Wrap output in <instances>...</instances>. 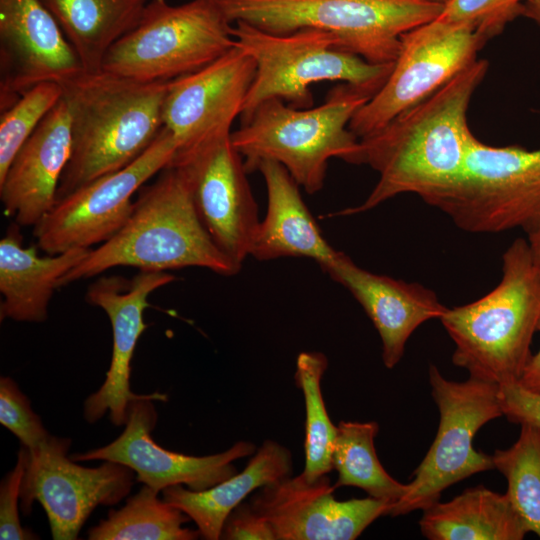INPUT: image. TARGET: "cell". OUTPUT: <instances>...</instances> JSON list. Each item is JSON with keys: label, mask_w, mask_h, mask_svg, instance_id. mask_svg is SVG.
Returning a JSON list of instances; mask_svg holds the SVG:
<instances>
[{"label": "cell", "mask_w": 540, "mask_h": 540, "mask_svg": "<svg viewBox=\"0 0 540 540\" xmlns=\"http://www.w3.org/2000/svg\"><path fill=\"white\" fill-rule=\"evenodd\" d=\"M488 61L477 59L428 98L360 138L359 164L378 181L365 201L338 215H356L398 195H418L428 205L460 178L475 138L467 112Z\"/></svg>", "instance_id": "6da1fadb"}, {"label": "cell", "mask_w": 540, "mask_h": 540, "mask_svg": "<svg viewBox=\"0 0 540 540\" xmlns=\"http://www.w3.org/2000/svg\"><path fill=\"white\" fill-rule=\"evenodd\" d=\"M168 82H145L104 69L61 81L71 121L72 148L56 201L135 161L163 128Z\"/></svg>", "instance_id": "7a4b0ae2"}, {"label": "cell", "mask_w": 540, "mask_h": 540, "mask_svg": "<svg viewBox=\"0 0 540 540\" xmlns=\"http://www.w3.org/2000/svg\"><path fill=\"white\" fill-rule=\"evenodd\" d=\"M118 266L140 271L200 267L233 276L241 267L214 243L194 206L183 171L168 166L140 189L125 225L87 255L60 280L59 286L96 277Z\"/></svg>", "instance_id": "3957f363"}, {"label": "cell", "mask_w": 540, "mask_h": 540, "mask_svg": "<svg viewBox=\"0 0 540 540\" xmlns=\"http://www.w3.org/2000/svg\"><path fill=\"white\" fill-rule=\"evenodd\" d=\"M539 319L540 266L528 240L517 238L502 255L500 282L439 320L455 344L452 362L470 377L502 385L519 381Z\"/></svg>", "instance_id": "277c9868"}, {"label": "cell", "mask_w": 540, "mask_h": 540, "mask_svg": "<svg viewBox=\"0 0 540 540\" xmlns=\"http://www.w3.org/2000/svg\"><path fill=\"white\" fill-rule=\"evenodd\" d=\"M371 97L366 91L341 84L314 108H296L281 99H269L241 122L231 140L248 174L256 171L260 162L273 161L307 193L314 194L324 186L330 159L358 164L360 140L349 123Z\"/></svg>", "instance_id": "5b68a950"}, {"label": "cell", "mask_w": 540, "mask_h": 540, "mask_svg": "<svg viewBox=\"0 0 540 540\" xmlns=\"http://www.w3.org/2000/svg\"><path fill=\"white\" fill-rule=\"evenodd\" d=\"M236 45L255 62L241 122L269 99L296 108L313 104L311 86L324 81L348 84L372 96L387 80L393 63L373 64L339 48L338 39L317 29L272 33L244 21L233 23Z\"/></svg>", "instance_id": "8992f818"}, {"label": "cell", "mask_w": 540, "mask_h": 540, "mask_svg": "<svg viewBox=\"0 0 540 540\" xmlns=\"http://www.w3.org/2000/svg\"><path fill=\"white\" fill-rule=\"evenodd\" d=\"M229 20L272 33L326 31L341 50L373 64L396 60L401 37L437 18L443 5L422 0H217Z\"/></svg>", "instance_id": "52a82bcc"}, {"label": "cell", "mask_w": 540, "mask_h": 540, "mask_svg": "<svg viewBox=\"0 0 540 540\" xmlns=\"http://www.w3.org/2000/svg\"><path fill=\"white\" fill-rule=\"evenodd\" d=\"M235 45L233 23L217 0H151L139 23L109 49L102 69L167 82L204 68Z\"/></svg>", "instance_id": "ba28073f"}, {"label": "cell", "mask_w": 540, "mask_h": 540, "mask_svg": "<svg viewBox=\"0 0 540 540\" xmlns=\"http://www.w3.org/2000/svg\"><path fill=\"white\" fill-rule=\"evenodd\" d=\"M463 231H540V147L491 146L474 138L459 180L430 203Z\"/></svg>", "instance_id": "9c48e42d"}, {"label": "cell", "mask_w": 540, "mask_h": 540, "mask_svg": "<svg viewBox=\"0 0 540 540\" xmlns=\"http://www.w3.org/2000/svg\"><path fill=\"white\" fill-rule=\"evenodd\" d=\"M429 383L440 415L437 434L406 494L392 505L394 517L425 510L451 485L494 469L492 456L476 450L473 439L483 425L503 416L499 385L470 376L451 381L435 365L429 366Z\"/></svg>", "instance_id": "30bf717a"}, {"label": "cell", "mask_w": 540, "mask_h": 540, "mask_svg": "<svg viewBox=\"0 0 540 540\" xmlns=\"http://www.w3.org/2000/svg\"><path fill=\"white\" fill-rule=\"evenodd\" d=\"M487 40L464 23L435 18L401 37V47L383 86L352 117L360 139L431 96L475 62Z\"/></svg>", "instance_id": "8fae6325"}, {"label": "cell", "mask_w": 540, "mask_h": 540, "mask_svg": "<svg viewBox=\"0 0 540 540\" xmlns=\"http://www.w3.org/2000/svg\"><path fill=\"white\" fill-rule=\"evenodd\" d=\"M177 150L163 126L147 150L128 166L104 175L57 200L34 226L37 246L47 254L90 249L111 239L129 219L134 194L169 166Z\"/></svg>", "instance_id": "7c38bea8"}, {"label": "cell", "mask_w": 540, "mask_h": 540, "mask_svg": "<svg viewBox=\"0 0 540 540\" xmlns=\"http://www.w3.org/2000/svg\"><path fill=\"white\" fill-rule=\"evenodd\" d=\"M70 444L68 438L50 435L35 448L24 446L21 509L28 515L34 501H38L55 540L77 539L98 505L119 503L134 483V471L117 462L105 461L95 468L76 464L67 456Z\"/></svg>", "instance_id": "4fadbf2b"}, {"label": "cell", "mask_w": 540, "mask_h": 540, "mask_svg": "<svg viewBox=\"0 0 540 540\" xmlns=\"http://www.w3.org/2000/svg\"><path fill=\"white\" fill-rule=\"evenodd\" d=\"M169 166L183 171L199 218L214 243L242 267L260 219L244 159L231 134L174 158Z\"/></svg>", "instance_id": "5bb4252c"}, {"label": "cell", "mask_w": 540, "mask_h": 540, "mask_svg": "<svg viewBox=\"0 0 540 540\" xmlns=\"http://www.w3.org/2000/svg\"><path fill=\"white\" fill-rule=\"evenodd\" d=\"M255 70L254 60L235 45L204 68L168 82L162 120L177 144L173 159L231 134Z\"/></svg>", "instance_id": "9a60e30c"}, {"label": "cell", "mask_w": 540, "mask_h": 540, "mask_svg": "<svg viewBox=\"0 0 540 540\" xmlns=\"http://www.w3.org/2000/svg\"><path fill=\"white\" fill-rule=\"evenodd\" d=\"M174 280L175 276L169 272L139 271L132 279L103 276L88 287L87 302L107 314L113 332L112 357L106 379L84 402L83 414L88 423H95L109 412L111 422L121 426L127 421L131 401L142 398L167 400L160 392H132L130 375L136 344L147 328L143 314L149 306L148 298L152 292Z\"/></svg>", "instance_id": "2e32d148"}, {"label": "cell", "mask_w": 540, "mask_h": 540, "mask_svg": "<svg viewBox=\"0 0 540 540\" xmlns=\"http://www.w3.org/2000/svg\"><path fill=\"white\" fill-rule=\"evenodd\" d=\"M150 398L136 399L128 406L123 433L106 446L86 453L73 454V461H113L131 468L136 480L159 492L177 484L201 491L233 476V461L251 456L256 446L238 441L228 450L208 455L191 456L166 450L151 437L157 412Z\"/></svg>", "instance_id": "e0dca14e"}, {"label": "cell", "mask_w": 540, "mask_h": 540, "mask_svg": "<svg viewBox=\"0 0 540 540\" xmlns=\"http://www.w3.org/2000/svg\"><path fill=\"white\" fill-rule=\"evenodd\" d=\"M335 489L327 475L314 482L287 476L260 488L251 505L276 540H353L393 505L370 496L339 501Z\"/></svg>", "instance_id": "ac0fdd59"}, {"label": "cell", "mask_w": 540, "mask_h": 540, "mask_svg": "<svg viewBox=\"0 0 540 540\" xmlns=\"http://www.w3.org/2000/svg\"><path fill=\"white\" fill-rule=\"evenodd\" d=\"M83 67L40 0H0V108L37 84L60 83Z\"/></svg>", "instance_id": "d6986e66"}, {"label": "cell", "mask_w": 540, "mask_h": 540, "mask_svg": "<svg viewBox=\"0 0 540 540\" xmlns=\"http://www.w3.org/2000/svg\"><path fill=\"white\" fill-rule=\"evenodd\" d=\"M321 269L362 306L380 336L382 360L389 369L401 360L412 333L447 310L431 289L370 272L341 251Z\"/></svg>", "instance_id": "ffe728a7"}, {"label": "cell", "mask_w": 540, "mask_h": 540, "mask_svg": "<svg viewBox=\"0 0 540 540\" xmlns=\"http://www.w3.org/2000/svg\"><path fill=\"white\" fill-rule=\"evenodd\" d=\"M72 148L71 121L63 97L15 155L0 179L6 215L20 226H35L54 206Z\"/></svg>", "instance_id": "44dd1931"}, {"label": "cell", "mask_w": 540, "mask_h": 540, "mask_svg": "<svg viewBox=\"0 0 540 540\" xmlns=\"http://www.w3.org/2000/svg\"><path fill=\"white\" fill-rule=\"evenodd\" d=\"M267 192L266 213L260 220L250 249L258 261L283 257L314 260L321 268L337 254L323 236L305 204L299 184L280 164L262 161L257 166Z\"/></svg>", "instance_id": "7402d4cb"}, {"label": "cell", "mask_w": 540, "mask_h": 540, "mask_svg": "<svg viewBox=\"0 0 540 540\" xmlns=\"http://www.w3.org/2000/svg\"><path fill=\"white\" fill-rule=\"evenodd\" d=\"M19 224H11L0 240V319L43 322L61 278L90 249H71L40 256L36 247H24Z\"/></svg>", "instance_id": "603a6c76"}, {"label": "cell", "mask_w": 540, "mask_h": 540, "mask_svg": "<svg viewBox=\"0 0 540 540\" xmlns=\"http://www.w3.org/2000/svg\"><path fill=\"white\" fill-rule=\"evenodd\" d=\"M292 464L285 446L265 440L243 471L201 491L169 486L162 490L163 498L187 514L204 539L218 540L230 512L254 490L290 476Z\"/></svg>", "instance_id": "cb8c5ba5"}, {"label": "cell", "mask_w": 540, "mask_h": 540, "mask_svg": "<svg viewBox=\"0 0 540 540\" xmlns=\"http://www.w3.org/2000/svg\"><path fill=\"white\" fill-rule=\"evenodd\" d=\"M419 525L429 540H521L528 533L507 495L482 485L429 506Z\"/></svg>", "instance_id": "d4e9b609"}, {"label": "cell", "mask_w": 540, "mask_h": 540, "mask_svg": "<svg viewBox=\"0 0 540 540\" xmlns=\"http://www.w3.org/2000/svg\"><path fill=\"white\" fill-rule=\"evenodd\" d=\"M85 71L102 68L109 49L140 21L149 0H40Z\"/></svg>", "instance_id": "484cf974"}, {"label": "cell", "mask_w": 540, "mask_h": 540, "mask_svg": "<svg viewBox=\"0 0 540 540\" xmlns=\"http://www.w3.org/2000/svg\"><path fill=\"white\" fill-rule=\"evenodd\" d=\"M159 491L145 485L118 510L88 531L90 540H194L199 530L183 527L190 517L167 501Z\"/></svg>", "instance_id": "4316f807"}, {"label": "cell", "mask_w": 540, "mask_h": 540, "mask_svg": "<svg viewBox=\"0 0 540 540\" xmlns=\"http://www.w3.org/2000/svg\"><path fill=\"white\" fill-rule=\"evenodd\" d=\"M378 431L374 421L338 424L332 454L333 469L338 472L334 486L357 487L370 497L394 504L406 494L407 484L391 477L380 463L374 446Z\"/></svg>", "instance_id": "83f0119b"}, {"label": "cell", "mask_w": 540, "mask_h": 540, "mask_svg": "<svg viewBox=\"0 0 540 540\" xmlns=\"http://www.w3.org/2000/svg\"><path fill=\"white\" fill-rule=\"evenodd\" d=\"M327 366V357L317 351L301 352L296 361L294 379L303 393L306 410L305 466L301 475L309 482L333 469L337 426L329 418L321 392V379Z\"/></svg>", "instance_id": "f1b7e54d"}, {"label": "cell", "mask_w": 540, "mask_h": 540, "mask_svg": "<svg viewBox=\"0 0 540 540\" xmlns=\"http://www.w3.org/2000/svg\"><path fill=\"white\" fill-rule=\"evenodd\" d=\"M492 460L507 479L506 495L528 532L540 538V429L521 425L517 441L495 450Z\"/></svg>", "instance_id": "f546056e"}, {"label": "cell", "mask_w": 540, "mask_h": 540, "mask_svg": "<svg viewBox=\"0 0 540 540\" xmlns=\"http://www.w3.org/2000/svg\"><path fill=\"white\" fill-rule=\"evenodd\" d=\"M62 94V87L58 82H43L26 91L1 112L0 179L4 177L26 140L60 101Z\"/></svg>", "instance_id": "4dcf8cb0"}, {"label": "cell", "mask_w": 540, "mask_h": 540, "mask_svg": "<svg viewBox=\"0 0 540 540\" xmlns=\"http://www.w3.org/2000/svg\"><path fill=\"white\" fill-rule=\"evenodd\" d=\"M526 0H450L438 18L464 23L487 41L498 36L518 16Z\"/></svg>", "instance_id": "1f68e13d"}, {"label": "cell", "mask_w": 540, "mask_h": 540, "mask_svg": "<svg viewBox=\"0 0 540 540\" xmlns=\"http://www.w3.org/2000/svg\"><path fill=\"white\" fill-rule=\"evenodd\" d=\"M0 423L29 449L50 436L40 417L33 412L30 400L12 378L4 376L0 378Z\"/></svg>", "instance_id": "d6a6232c"}, {"label": "cell", "mask_w": 540, "mask_h": 540, "mask_svg": "<svg viewBox=\"0 0 540 540\" xmlns=\"http://www.w3.org/2000/svg\"><path fill=\"white\" fill-rule=\"evenodd\" d=\"M25 448L21 445L17 463L0 484V539L32 540L38 536L20 523L19 504L21 483L25 471Z\"/></svg>", "instance_id": "836d02e7"}, {"label": "cell", "mask_w": 540, "mask_h": 540, "mask_svg": "<svg viewBox=\"0 0 540 540\" xmlns=\"http://www.w3.org/2000/svg\"><path fill=\"white\" fill-rule=\"evenodd\" d=\"M499 399L510 422L540 429V392L524 388L518 381L499 385Z\"/></svg>", "instance_id": "e575fe53"}, {"label": "cell", "mask_w": 540, "mask_h": 540, "mask_svg": "<svg viewBox=\"0 0 540 540\" xmlns=\"http://www.w3.org/2000/svg\"><path fill=\"white\" fill-rule=\"evenodd\" d=\"M220 539L224 540H276L270 523L251 503L241 502L227 516Z\"/></svg>", "instance_id": "d590c367"}, {"label": "cell", "mask_w": 540, "mask_h": 540, "mask_svg": "<svg viewBox=\"0 0 540 540\" xmlns=\"http://www.w3.org/2000/svg\"><path fill=\"white\" fill-rule=\"evenodd\" d=\"M537 331L540 332V319ZM518 382L528 390L540 392V349L532 354Z\"/></svg>", "instance_id": "8d00e7d4"}, {"label": "cell", "mask_w": 540, "mask_h": 540, "mask_svg": "<svg viewBox=\"0 0 540 540\" xmlns=\"http://www.w3.org/2000/svg\"><path fill=\"white\" fill-rule=\"evenodd\" d=\"M522 16L530 19L540 28V0H526Z\"/></svg>", "instance_id": "74e56055"}, {"label": "cell", "mask_w": 540, "mask_h": 540, "mask_svg": "<svg viewBox=\"0 0 540 540\" xmlns=\"http://www.w3.org/2000/svg\"><path fill=\"white\" fill-rule=\"evenodd\" d=\"M527 237L532 256L535 262L540 266V231Z\"/></svg>", "instance_id": "f35d334b"}, {"label": "cell", "mask_w": 540, "mask_h": 540, "mask_svg": "<svg viewBox=\"0 0 540 540\" xmlns=\"http://www.w3.org/2000/svg\"><path fill=\"white\" fill-rule=\"evenodd\" d=\"M422 1H426V2H430V3H436V4H441V5H445L447 2H449L450 0H422Z\"/></svg>", "instance_id": "ab89813d"}]
</instances>
